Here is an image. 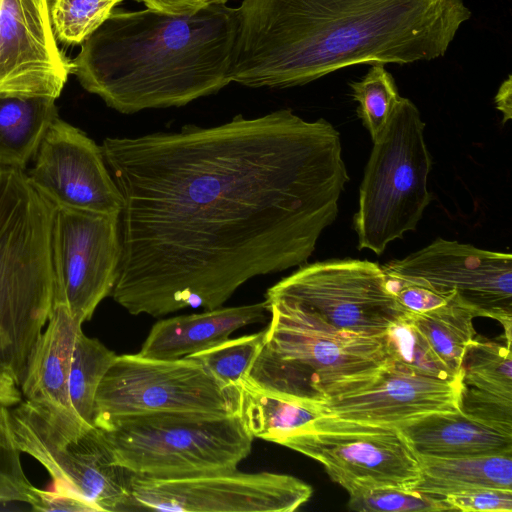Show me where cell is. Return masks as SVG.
I'll use <instances>...</instances> for the list:
<instances>
[{"label":"cell","mask_w":512,"mask_h":512,"mask_svg":"<svg viewBox=\"0 0 512 512\" xmlns=\"http://www.w3.org/2000/svg\"><path fill=\"white\" fill-rule=\"evenodd\" d=\"M101 148L123 198L111 296L132 315L215 309L248 280L303 265L349 181L339 132L290 109Z\"/></svg>","instance_id":"6da1fadb"},{"label":"cell","mask_w":512,"mask_h":512,"mask_svg":"<svg viewBox=\"0 0 512 512\" xmlns=\"http://www.w3.org/2000/svg\"><path fill=\"white\" fill-rule=\"evenodd\" d=\"M237 9L230 77L253 88L434 60L471 18L464 0H243Z\"/></svg>","instance_id":"7a4b0ae2"},{"label":"cell","mask_w":512,"mask_h":512,"mask_svg":"<svg viewBox=\"0 0 512 512\" xmlns=\"http://www.w3.org/2000/svg\"><path fill=\"white\" fill-rule=\"evenodd\" d=\"M238 9L212 5L191 16L113 11L82 44L72 73L123 114L184 106L232 82Z\"/></svg>","instance_id":"3957f363"},{"label":"cell","mask_w":512,"mask_h":512,"mask_svg":"<svg viewBox=\"0 0 512 512\" xmlns=\"http://www.w3.org/2000/svg\"><path fill=\"white\" fill-rule=\"evenodd\" d=\"M54 211L25 170L0 165V373L19 387L53 305Z\"/></svg>","instance_id":"277c9868"},{"label":"cell","mask_w":512,"mask_h":512,"mask_svg":"<svg viewBox=\"0 0 512 512\" xmlns=\"http://www.w3.org/2000/svg\"><path fill=\"white\" fill-rule=\"evenodd\" d=\"M265 303L271 319L244 377L261 388L320 403L361 389L391 362L384 335L340 331L285 302Z\"/></svg>","instance_id":"5b68a950"},{"label":"cell","mask_w":512,"mask_h":512,"mask_svg":"<svg viewBox=\"0 0 512 512\" xmlns=\"http://www.w3.org/2000/svg\"><path fill=\"white\" fill-rule=\"evenodd\" d=\"M100 430L115 463L148 478L237 470L254 439L238 413L155 412L118 418Z\"/></svg>","instance_id":"8992f818"},{"label":"cell","mask_w":512,"mask_h":512,"mask_svg":"<svg viewBox=\"0 0 512 512\" xmlns=\"http://www.w3.org/2000/svg\"><path fill=\"white\" fill-rule=\"evenodd\" d=\"M416 105L400 98L374 145L353 218L358 249L381 255L389 243L414 231L432 200L427 179L432 158Z\"/></svg>","instance_id":"52a82bcc"},{"label":"cell","mask_w":512,"mask_h":512,"mask_svg":"<svg viewBox=\"0 0 512 512\" xmlns=\"http://www.w3.org/2000/svg\"><path fill=\"white\" fill-rule=\"evenodd\" d=\"M239 390L221 386L195 359L117 355L101 380L93 426L155 412L238 413Z\"/></svg>","instance_id":"ba28073f"},{"label":"cell","mask_w":512,"mask_h":512,"mask_svg":"<svg viewBox=\"0 0 512 512\" xmlns=\"http://www.w3.org/2000/svg\"><path fill=\"white\" fill-rule=\"evenodd\" d=\"M264 298L285 302L337 330L369 337L383 336L407 312L390 291L382 266L358 259L301 265Z\"/></svg>","instance_id":"9c48e42d"},{"label":"cell","mask_w":512,"mask_h":512,"mask_svg":"<svg viewBox=\"0 0 512 512\" xmlns=\"http://www.w3.org/2000/svg\"><path fill=\"white\" fill-rule=\"evenodd\" d=\"M18 449L50 474L56 490L73 494L95 511H131L129 475L118 466L100 429L62 428L36 405L22 400L9 409Z\"/></svg>","instance_id":"30bf717a"},{"label":"cell","mask_w":512,"mask_h":512,"mask_svg":"<svg viewBox=\"0 0 512 512\" xmlns=\"http://www.w3.org/2000/svg\"><path fill=\"white\" fill-rule=\"evenodd\" d=\"M121 258L120 215L55 207L53 305L65 306L80 324L90 320L100 302L111 295Z\"/></svg>","instance_id":"8fae6325"},{"label":"cell","mask_w":512,"mask_h":512,"mask_svg":"<svg viewBox=\"0 0 512 512\" xmlns=\"http://www.w3.org/2000/svg\"><path fill=\"white\" fill-rule=\"evenodd\" d=\"M128 486L132 510L171 512H292L312 495L294 476L237 470L176 478L130 474Z\"/></svg>","instance_id":"7c38bea8"},{"label":"cell","mask_w":512,"mask_h":512,"mask_svg":"<svg viewBox=\"0 0 512 512\" xmlns=\"http://www.w3.org/2000/svg\"><path fill=\"white\" fill-rule=\"evenodd\" d=\"M320 462L344 489L350 486L410 487L420 477L416 454L396 427L343 421L329 416L284 445Z\"/></svg>","instance_id":"4fadbf2b"},{"label":"cell","mask_w":512,"mask_h":512,"mask_svg":"<svg viewBox=\"0 0 512 512\" xmlns=\"http://www.w3.org/2000/svg\"><path fill=\"white\" fill-rule=\"evenodd\" d=\"M387 277L439 294L456 293L478 316L497 320L511 348L512 255L437 238L383 267Z\"/></svg>","instance_id":"5bb4252c"},{"label":"cell","mask_w":512,"mask_h":512,"mask_svg":"<svg viewBox=\"0 0 512 512\" xmlns=\"http://www.w3.org/2000/svg\"><path fill=\"white\" fill-rule=\"evenodd\" d=\"M33 161L27 177L55 207L121 214L123 198L102 148L84 131L57 116Z\"/></svg>","instance_id":"9a60e30c"},{"label":"cell","mask_w":512,"mask_h":512,"mask_svg":"<svg viewBox=\"0 0 512 512\" xmlns=\"http://www.w3.org/2000/svg\"><path fill=\"white\" fill-rule=\"evenodd\" d=\"M72 70L55 39L48 0H0V94L57 99Z\"/></svg>","instance_id":"2e32d148"},{"label":"cell","mask_w":512,"mask_h":512,"mask_svg":"<svg viewBox=\"0 0 512 512\" xmlns=\"http://www.w3.org/2000/svg\"><path fill=\"white\" fill-rule=\"evenodd\" d=\"M459 389L460 381L422 376L391 360L361 389L316 403L323 416L398 427L429 413L459 411Z\"/></svg>","instance_id":"e0dca14e"},{"label":"cell","mask_w":512,"mask_h":512,"mask_svg":"<svg viewBox=\"0 0 512 512\" xmlns=\"http://www.w3.org/2000/svg\"><path fill=\"white\" fill-rule=\"evenodd\" d=\"M81 327L65 306L53 305L20 386L24 400L38 406L55 424L75 432L94 427L79 419L69 398L71 357Z\"/></svg>","instance_id":"ac0fdd59"},{"label":"cell","mask_w":512,"mask_h":512,"mask_svg":"<svg viewBox=\"0 0 512 512\" xmlns=\"http://www.w3.org/2000/svg\"><path fill=\"white\" fill-rule=\"evenodd\" d=\"M267 311L263 301L163 319L152 326L138 354L154 359L186 357L226 340L242 327L262 322Z\"/></svg>","instance_id":"d6986e66"},{"label":"cell","mask_w":512,"mask_h":512,"mask_svg":"<svg viewBox=\"0 0 512 512\" xmlns=\"http://www.w3.org/2000/svg\"><path fill=\"white\" fill-rule=\"evenodd\" d=\"M417 456L437 458L512 454V435L460 411L434 412L396 427Z\"/></svg>","instance_id":"ffe728a7"},{"label":"cell","mask_w":512,"mask_h":512,"mask_svg":"<svg viewBox=\"0 0 512 512\" xmlns=\"http://www.w3.org/2000/svg\"><path fill=\"white\" fill-rule=\"evenodd\" d=\"M417 459L420 477L409 490L440 498L485 488L512 490V454Z\"/></svg>","instance_id":"44dd1931"},{"label":"cell","mask_w":512,"mask_h":512,"mask_svg":"<svg viewBox=\"0 0 512 512\" xmlns=\"http://www.w3.org/2000/svg\"><path fill=\"white\" fill-rule=\"evenodd\" d=\"M56 98L0 94V165L25 170L58 116Z\"/></svg>","instance_id":"7402d4cb"},{"label":"cell","mask_w":512,"mask_h":512,"mask_svg":"<svg viewBox=\"0 0 512 512\" xmlns=\"http://www.w3.org/2000/svg\"><path fill=\"white\" fill-rule=\"evenodd\" d=\"M406 315L442 361L460 377L464 352L475 339L476 313L454 293L442 306L422 313L407 311Z\"/></svg>","instance_id":"603a6c76"},{"label":"cell","mask_w":512,"mask_h":512,"mask_svg":"<svg viewBox=\"0 0 512 512\" xmlns=\"http://www.w3.org/2000/svg\"><path fill=\"white\" fill-rule=\"evenodd\" d=\"M117 355L96 338L79 330L73 348L68 380L71 405L79 419L93 426L97 389Z\"/></svg>","instance_id":"cb8c5ba5"},{"label":"cell","mask_w":512,"mask_h":512,"mask_svg":"<svg viewBox=\"0 0 512 512\" xmlns=\"http://www.w3.org/2000/svg\"><path fill=\"white\" fill-rule=\"evenodd\" d=\"M406 313L384 334L386 349L391 360L422 376L449 383L459 382L460 377L436 354Z\"/></svg>","instance_id":"d4e9b609"},{"label":"cell","mask_w":512,"mask_h":512,"mask_svg":"<svg viewBox=\"0 0 512 512\" xmlns=\"http://www.w3.org/2000/svg\"><path fill=\"white\" fill-rule=\"evenodd\" d=\"M460 382L512 396L511 348L495 341L474 339L462 358Z\"/></svg>","instance_id":"484cf974"},{"label":"cell","mask_w":512,"mask_h":512,"mask_svg":"<svg viewBox=\"0 0 512 512\" xmlns=\"http://www.w3.org/2000/svg\"><path fill=\"white\" fill-rule=\"evenodd\" d=\"M349 86L358 103L357 114L375 141L401 98L394 77L385 65L373 64L359 81H353Z\"/></svg>","instance_id":"4316f807"},{"label":"cell","mask_w":512,"mask_h":512,"mask_svg":"<svg viewBox=\"0 0 512 512\" xmlns=\"http://www.w3.org/2000/svg\"><path fill=\"white\" fill-rule=\"evenodd\" d=\"M122 0H48L55 39L68 47L82 44Z\"/></svg>","instance_id":"83f0119b"},{"label":"cell","mask_w":512,"mask_h":512,"mask_svg":"<svg viewBox=\"0 0 512 512\" xmlns=\"http://www.w3.org/2000/svg\"><path fill=\"white\" fill-rule=\"evenodd\" d=\"M263 338L264 330L227 338L188 357L197 360L221 386L237 387L257 357Z\"/></svg>","instance_id":"f1b7e54d"},{"label":"cell","mask_w":512,"mask_h":512,"mask_svg":"<svg viewBox=\"0 0 512 512\" xmlns=\"http://www.w3.org/2000/svg\"><path fill=\"white\" fill-rule=\"evenodd\" d=\"M349 508L360 512L448 511L444 498L423 492L390 486H350Z\"/></svg>","instance_id":"f546056e"},{"label":"cell","mask_w":512,"mask_h":512,"mask_svg":"<svg viewBox=\"0 0 512 512\" xmlns=\"http://www.w3.org/2000/svg\"><path fill=\"white\" fill-rule=\"evenodd\" d=\"M9 422V409H0V504L21 502L31 504L34 488L20 460Z\"/></svg>","instance_id":"4dcf8cb0"},{"label":"cell","mask_w":512,"mask_h":512,"mask_svg":"<svg viewBox=\"0 0 512 512\" xmlns=\"http://www.w3.org/2000/svg\"><path fill=\"white\" fill-rule=\"evenodd\" d=\"M458 408L465 416L512 435V396L460 382Z\"/></svg>","instance_id":"1f68e13d"},{"label":"cell","mask_w":512,"mask_h":512,"mask_svg":"<svg viewBox=\"0 0 512 512\" xmlns=\"http://www.w3.org/2000/svg\"><path fill=\"white\" fill-rule=\"evenodd\" d=\"M452 510L464 512H512V490L485 488L448 495Z\"/></svg>","instance_id":"d6a6232c"},{"label":"cell","mask_w":512,"mask_h":512,"mask_svg":"<svg viewBox=\"0 0 512 512\" xmlns=\"http://www.w3.org/2000/svg\"><path fill=\"white\" fill-rule=\"evenodd\" d=\"M387 278L388 287L400 305L413 313H422L442 306L454 294L443 295L416 284Z\"/></svg>","instance_id":"836d02e7"},{"label":"cell","mask_w":512,"mask_h":512,"mask_svg":"<svg viewBox=\"0 0 512 512\" xmlns=\"http://www.w3.org/2000/svg\"><path fill=\"white\" fill-rule=\"evenodd\" d=\"M30 505L36 511L96 512L95 509L83 499L56 489L49 491L35 487L34 498Z\"/></svg>","instance_id":"e575fe53"},{"label":"cell","mask_w":512,"mask_h":512,"mask_svg":"<svg viewBox=\"0 0 512 512\" xmlns=\"http://www.w3.org/2000/svg\"><path fill=\"white\" fill-rule=\"evenodd\" d=\"M147 9L171 16H191L212 5H225L229 0H135Z\"/></svg>","instance_id":"d590c367"},{"label":"cell","mask_w":512,"mask_h":512,"mask_svg":"<svg viewBox=\"0 0 512 512\" xmlns=\"http://www.w3.org/2000/svg\"><path fill=\"white\" fill-rule=\"evenodd\" d=\"M22 400V393L16 382L12 378L0 373V409H10Z\"/></svg>","instance_id":"8d00e7d4"},{"label":"cell","mask_w":512,"mask_h":512,"mask_svg":"<svg viewBox=\"0 0 512 512\" xmlns=\"http://www.w3.org/2000/svg\"><path fill=\"white\" fill-rule=\"evenodd\" d=\"M496 108L503 114V123H506L512 118V80L511 75H508L504 80L495 95Z\"/></svg>","instance_id":"74e56055"}]
</instances>
